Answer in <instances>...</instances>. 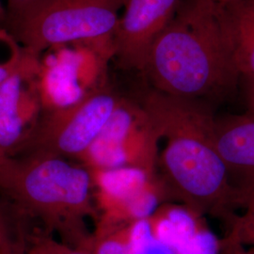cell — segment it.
<instances>
[{
  "label": "cell",
  "mask_w": 254,
  "mask_h": 254,
  "mask_svg": "<svg viewBox=\"0 0 254 254\" xmlns=\"http://www.w3.org/2000/svg\"><path fill=\"white\" fill-rule=\"evenodd\" d=\"M165 146L158 152L166 192L193 213L226 214L237 204L238 188L231 183L215 137L216 120L205 103L149 91L141 103Z\"/></svg>",
  "instance_id": "1"
},
{
  "label": "cell",
  "mask_w": 254,
  "mask_h": 254,
  "mask_svg": "<svg viewBox=\"0 0 254 254\" xmlns=\"http://www.w3.org/2000/svg\"><path fill=\"white\" fill-rule=\"evenodd\" d=\"M141 73L168 95L203 103L225 97L240 74L224 7L214 0H181Z\"/></svg>",
  "instance_id": "2"
},
{
  "label": "cell",
  "mask_w": 254,
  "mask_h": 254,
  "mask_svg": "<svg viewBox=\"0 0 254 254\" xmlns=\"http://www.w3.org/2000/svg\"><path fill=\"white\" fill-rule=\"evenodd\" d=\"M0 192L27 218H37L47 232L79 248L91 236L84 220L97 216L92 203L93 179L89 169L50 154L9 157L0 172Z\"/></svg>",
  "instance_id": "3"
},
{
  "label": "cell",
  "mask_w": 254,
  "mask_h": 254,
  "mask_svg": "<svg viewBox=\"0 0 254 254\" xmlns=\"http://www.w3.org/2000/svg\"><path fill=\"white\" fill-rule=\"evenodd\" d=\"M125 0H49L9 33L37 59L53 46L111 39Z\"/></svg>",
  "instance_id": "4"
},
{
  "label": "cell",
  "mask_w": 254,
  "mask_h": 254,
  "mask_svg": "<svg viewBox=\"0 0 254 254\" xmlns=\"http://www.w3.org/2000/svg\"><path fill=\"white\" fill-rule=\"evenodd\" d=\"M120 96L105 89L87 92L71 106L49 109L37 122L22 154H50L81 159L118 105Z\"/></svg>",
  "instance_id": "5"
},
{
  "label": "cell",
  "mask_w": 254,
  "mask_h": 254,
  "mask_svg": "<svg viewBox=\"0 0 254 254\" xmlns=\"http://www.w3.org/2000/svg\"><path fill=\"white\" fill-rule=\"evenodd\" d=\"M158 142L142 105L121 97L99 136L80 160L90 171L131 167L155 174Z\"/></svg>",
  "instance_id": "6"
},
{
  "label": "cell",
  "mask_w": 254,
  "mask_h": 254,
  "mask_svg": "<svg viewBox=\"0 0 254 254\" xmlns=\"http://www.w3.org/2000/svg\"><path fill=\"white\" fill-rule=\"evenodd\" d=\"M90 172L103 211L96 229L118 227L149 218L166 192L155 174L140 169L125 167Z\"/></svg>",
  "instance_id": "7"
},
{
  "label": "cell",
  "mask_w": 254,
  "mask_h": 254,
  "mask_svg": "<svg viewBox=\"0 0 254 254\" xmlns=\"http://www.w3.org/2000/svg\"><path fill=\"white\" fill-rule=\"evenodd\" d=\"M181 0H125L110 42L111 52L125 69L142 73L156 38L173 19Z\"/></svg>",
  "instance_id": "8"
},
{
  "label": "cell",
  "mask_w": 254,
  "mask_h": 254,
  "mask_svg": "<svg viewBox=\"0 0 254 254\" xmlns=\"http://www.w3.org/2000/svg\"><path fill=\"white\" fill-rule=\"evenodd\" d=\"M35 62V58L27 55L18 70L0 84V149L9 157L24 150L38 122L27 86Z\"/></svg>",
  "instance_id": "9"
},
{
  "label": "cell",
  "mask_w": 254,
  "mask_h": 254,
  "mask_svg": "<svg viewBox=\"0 0 254 254\" xmlns=\"http://www.w3.org/2000/svg\"><path fill=\"white\" fill-rule=\"evenodd\" d=\"M215 137L230 175H240L245 183L254 181V116L246 113L216 120Z\"/></svg>",
  "instance_id": "10"
},
{
  "label": "cell",
  "mask_w": 254,
  "mask_h": 254,
  "mask_svg": "<svg viewBox=\"0 0 254 254\" xmlns=\"http://www.w3.org/2000/svg\"><path fill=\"white\" fill-rule=\"evenodd\" d=\"M223 7L238 73L254 81V0H240Z\"/></svg>",
  "instance_id": "11"
},
{
  "label": "cell",
  "mask_w": 254,
  "mask_h": 254,
  "mask_svg": "<svg viewBox=\"0 0 254 254\" xmlns=\"http://www.w3.org/2000/svg\"><path fill=\"white\" fill-rule=\"evenodd\" d=\"M28 218L0 192V254H25L30 237Z\"/></svg>",
  "instance_id": "12"
},
{
  "label": "cell",
  "mask_w": 254,
  "mask_h": 254,
  "mask_svg": "<svg viewBox=\"0 0 254 254\" xmlns=\"http://www.w3.org/2000/svg\"><path fill=\"white\" fill-rule=\"evenodd\" d=\"M77 249L88 254H136L132 223L95 229Z\"/></svg>",
  "instance_id": "13"
},
{
  "label": "cell",
  "mask_w": 254,
  "mask_h": 254,
  "mask_svg": "<svg viewBox=\"0 0 254 254\" xmlns=\"http://www.w3.org/2000/svg\"><path fill=\"white\" fill-rule=\"evenodd\" d=\"M237 204L243 205L245 212L233 218L226 244L230 249L254 247V190L239 187Z\"/></svg>",
  "instance_id": "14"
},
{
  "label": "cell",
  "mask_w": 254,
  "mask_h": 254,
  "mask_svg": "<svg viewBox=\"0 0 254 254\" xmlns=\"http://www.w3.org/2000/svg\"><path fill=\"white\" fill-rule=\"evenodd\" d=\"M27 58L14 37L0 27V84L15 73Z\"/></svg>",
  "instance_id": "15"
},
{
  "label": "cell",
  "mask_w": 254,
  "mask_h": 254,
  "mask_svg": "<svg viewBox=\"0 0 254 254\" xmlns=\"http://www.w3.org/2000/svg\"><path fill=\"white\" fill-rule=\"evenodd\" d=\"M25 254H88L48 235L31 236Z\"/></svg>",
  "instance_id": "16"
},
{
  "label": "cell",
  "mask_w": 254,
  "mask_h": 254,
  "mask_svg": "<svg viewBox=\"0 0 254 254\" xmlns=\"http://www.w3.org/2000/svg\"><path fill=\"white\" fill-rule=\"evenodd\" d=\"M49 0H7V21L9 32L33 14Z\"/></svg>",
  "instance_id": "17"
},
{
  "label": "cell",
  "mask_w": 254,
  "mask_h": 254,
  "mask_svg": "<svg viewBox=\"0 0 254 254\" xmlns=\"http://www.w3.org/2000/svg\"><path fill=\"white\" fill-rule=\"evenodd\" d=\"M248 82H249V86L247 91V104H248L247 113L254 116V81Z\"/></svg>",
  "instance_id": "18"
},
{
  "label": "cell",
  "mask_w": 254,
  "mask_h": 254,
  "mask_svg": "<svg viewBox=\"0 0 254 254\" xmlns=\"http://www.w3.org/2000/svg\"><path fill=\"white\" fill-rule=\"evenodd\" d=\"M8 157H9V156H7L6 154H4V153L1 151V149H0V171L2 170L4 164L6 163Z\"/></svg>",
  "instance_id": "19"
},
{
  "label": "cell",
  "mask_w": 254,
  "mask_h": 254,
  "mask_svg": "<svg viewBox=\"0 0 254 254\" xmlns=\"http://www.w3.org/2000/svg\"><path fill=\"white\" fill-rule=\"evenodd\" d=\"M231 254H254V253H246L242 248H233Z\"/></svg>",
  "instance_id": "20"
},
{
  "label": "cell",
  "mask_w": 254,
  "mask_h": 254,
  "mask_svg": "<svg viewBox=\"0 0 254 254\" xmlns=\"http://www.w3.org/2000/svg\"><path fill=\"white\" fill-rule=\"evenodd\" d=\"M214 1H216L217 3L220 4V5L225 6V5H229V4L236 3V2H238V1H240V0H214Z\"/></svg>",
  "instance_id": "21"
},
{
  "label": "cell",
  "mask_w": 254,
  "mask_h": 254,
  "mask_svg": "<svg viewBox=\"0 0 254 254\" xmlns=\"http://www.w3.org/2000/svg\"><path fill=\"white\" fill-rule=\"evenodd\" d=\"M241 187H245V188H248V189L254 190V181H250L248 182V183H245V184H243V186H241Z\"/></svg>",
  "instance_id": "22"
},
{
  "label": "cell",
  "mask_w": 254,
  "mask_h": 254,
  "mask_svg": "<svg viewBox=\"0 0 254 254\" xmlns=\"http://www.w3.org/2000/svg\"><path fill=\"white\" fill-rule=\"evenodd\" d=\"M3 20H5V12H4V10L2 9L1 3H0V22L3 21Z\"/></svg>",
  "instance_id": "23"
}]
</instances>
